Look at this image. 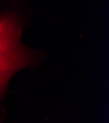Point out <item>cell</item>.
I'll use <instances>...</instances> for the list:
<instances>
[{"mask_svg": "<svg viewBox=\"0 0 109 123\" xmlns=\"http://www.w3.org/2000/svg\"><path fill=\"white\" fill-rule=\"evenodd\" d=\"M21 35L22 25L14 14L0 15V97L10 79L34 59L32 49L23 43Z\"/></svg>", "mask_w": 109, "mask_h": 123, "instance_id": "6da1fadb", "label": "cell"}]
</instances>
